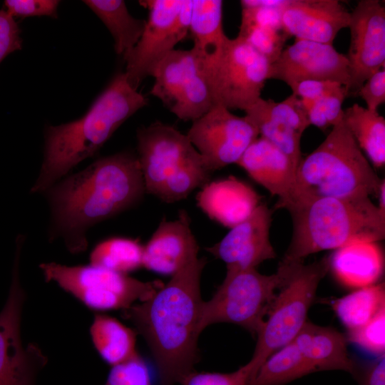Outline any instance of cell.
Segmentation results:
<instances>
[{
    "label": "cell",
    "instance_id": "obj_1",
    "mask_svg": "<svg viewBox=\"0 0 385 385\" xmlns=\"http://www.w3.org/2000/svg\"><path fill=\"white\" fill-rule=\"evenodd\" d=\"M145 192L137 155L120 152L101 158L45 191L49 239H62L72 254L83 252L91 227L134 207Z\"/></svg>",
    "mask_w": 385,
    "mask_h": 385
},
{
    "label": "cell",
    "instance_id": "obj_2",
    "mask_svg": "<svg viewBox=\"0 0 385 385\" xmlns=\"http://www.w3.org/2000/svg\"><path fill=\"white\" fill-rule=\"evenodd\" d=\"M206 263V257L194 259L150 299L122 310L150 349L159 385L181 384L195 371L202 332L200 279Z\"/></svg>",
    "mask_w": 385,
    "mask_h": 385
},
{
    "label": "cell",
    "instance_id": "obj_3",
    "mask_svg": "<svg viewBox=\"0 0 385 385\" xmlns=\"http://www.w3.org/2000/svg\"><path fill=\"white\" fill-rule=\"evenodd\" d=\"M148 99L115 74L78 120L49 125L44 134L43 158L31 193H44L79 163L94 155L128 118L148 105Z\"/></svg>",
    "mask_w": 385,
    "mask_h": 385
},
{
    "label": "cell",
    "instance_id": "obj_4",
    "mask_svg": "<svg viewBox=\"0 0 385 385\" xmlns=\"http://www.w3.org/2000/svg\"><path fill=\"white\" fill-rule=\"evenodd\" d=\"M286 210L292 235L284 262H303L316 252L358 242H377L385 237V214L369 197H324Z\"/></svg>",
    "mask_w": 385,
    "mask_h": 385
},
{
    "label": "cell",
    "instance_id": "obj_5",
    "mask_svg": "<svg viewBox=\"0 0 385 385\" xmlns=\"http://www.w3.org/2000/svg\"><path fill=\"white\" fill-rule=\"evenodd\" d=\"M381 180L351 135L343 119L324 141L299 162L292 193L274 209L324 197L378 195Z\"/></svg>",
    "mask_w": 385,
    "mask_h": 385
},
{
    "label": "cell",
    "instance_id": "obj_6",
    "mask_svg": "<svg viewBox=\"0 0 385 385\" xmlns=\"http://www.w3.org/2000/svg\"><path fill=\"white\" fill-rule=\"evenodd\" d=\"M302 262H281L272 274L257 268L228 270L212 297L202 303L200 328L217 323H230L257 334L279 290L295 267Z\"/></svg>",
    "mask_w": 385,
    "mask_h": 385
},
{
    "label": "cell",
    "instance_id": "obj_7",
    "mask_svg": "<svg viewBox=\"0 0 385 385\" xmlns=\"http://www.w3.org/2000/svg\"><path fill=\"white\" fill-rule=\"evenodd\" d=\"M329 270V257L309 265L299 263L277 292L257 333L255 349L249 361L256 374L265 361L291 342L307 322L319 282Z\"/></svg>",
    "mask_w": 385,
    "mask_h": 385
},
{
    "label": "cell",
    "instance_id": "obj_8",
    "mask_svg": "<svg viewBox=\"0 0 385 385\" xmlns=\"http://www.w3.org/2000/svg\"><path fill=\"white\" fill-rule=\"evenodd\" d=\"M45 280L53 282L90 309L124 310L145 302L164 284L143 282L128 274L92 265L68 266L56 262L39 265Z\"/></svg>",
    "mask_w": 385,
    "mask_h": 385
},
{
    "label": "cell",
    "instance_id": "obj_9",
    "mask_svg": "<svg viewBox=\"0 0 385 385\" xmlns=\"http://www.w3.org/2000/svg\"><path fill=\"white\" fill-rule=\"evenodd\" d=\"M149 11L144 31L125 56V73L135 90L189 32L192 0L141 1Z\"/></svg>",
    "mask_w": 385,
    "mask_h": 385
},
{
    "label": "cell",
    "instance_id": "obj_10",
    "mask_svg": "<svg viewBox=\"0 0 385 385\" xmlns=\"http://www.w3.org/2000/svg\"><path fill=\"white\" fill-rule=\"evenodd\" d=\"M270 63L243 38L227 40L207 79L215 105L245 111L261 97Z\"/></svg>",
    "mask_w": 385,
    "mask_h": 385
},
{
    "label": "cell",
    "instance_id": "obj_11",
    "mask_svg": "<svg viewBox=\"0 0 385 385\" xmlns=\"http://www.w3.org/2000/svg\"><path fill=\"white\" fill-rule=\"evenodd\" d=\"M25 237L16 238L11 285L0 312V385H34L47 357L37 344H23L21 321L25 291L20 280V258Z\"/></svg>",
    "mask_w": 385,
    "mask_h": 385
},
{
    "label": "cell",
    "instance_id": "obj_12",
    "mask_svg": "<svg viewBox=\"0 0 385 385\" xmlns=\"http://www.w3.org/2000/svg\"><path fill=\"white\" fill-rule=\"evenodd\" d=\"M186 135L211 172L236 164L259 137L245 115H236L219 105L193 121Z\"/></svg>",
    "mask_w": 385,
    "mask_h": 385
},
{
    "label": "cell",
    "instance_id": "obj_13",
    "mask_svg": "<svg viewBox=\"0 0 385 385\" xmlns=\"http://www.w3.org/2000/svg\"><path fill=\"white\" fill-rule=\"evenodd\" d=\"M351 40L348 96H356L363 83L385 66V7L379 0H361L350 12Z\"/></svg>",
    "mask_w": 385,
    "mask_h": 385
},
{
    "label": "cell",
    "instance_id": "obj_14",
    "mask_svg": "<svg viewBox=\"0 0 385 385\" xmlns=\"http://www.w3.org/2000/svg\"><path fill=\"white\" fill-rule=\"evenodd\" d=\"M136 138L145 191L155 196L169 177L200 155L186 134L161 122L138 129Z\"/></svg>",
    "mask_w": 385,
    "mask_h": 385
},
{
    "label": "cell",
    "instance_id": "obj_15",
    "mask_svg": "<svg viewBox=\"0 0 385 385\" xmlns=\"http://www.w3.org/2000/svg\"><path fill=\"white\" fill-rule=\"evenodd\" d=\"M269 79L282 81L290 88L303 81L324 80L339 83L347 89L349 61L332 44L295 38L270 64Z\"/></svg>",
    "mask_w": 385,
    "mask_h": 385
},
{
    "label": "cell",
    "instance_id": "obj_16",
    "mask_svg": "<svg viewBox=\"0 0 385 385\" xmlns=\"http://www.w3.org/2000/svg\"><path fill=\"white\" fill-rule=\"evenodd\" d=\"M274 210L261 203L245 220L232 227L218 242L206 248L228 270L257 268L277 257L270 239Z\"/></svg>",
    "mask_w": 385,
    "mask_h": 385
},
{
    "label": "cell",
    "instance_id": "obj_17",
    "mask_svg": "<svg viewBox=\"0 0 385 385\" xmlns=\"http://www.w3.org/2000/svg\"><path fill=\"white\" fill-rule=\"evenodd\" d=\"M245 113L260 137L278 148L297 168L302 158L301 138L310 125L301 99L293 93L280 102L260 98Z\"/></svg>",
    "mask_w": 385,
    "mask_h": 385
},
{
    "label": "cell",
    "instance_id": "obj_18",
    "mask_svg": "<svg viewBox=\"0 0 385 385\" xmlns=\"http://www.w3.org/2000/svg\"><path fill=\"white\" fill-rule=\"evenodd\" d=\"M349 21L350 11L337 0H288L282 10V30L288 37L322 43L332 44Z\"/></svg>",
    "mask_w": 385,
    "mask_h": 385
},
{
    "label": "cell",
    "instance_id": "obj_19",
    "mask_svg": "<svg viewBox=\"0 0 385 385\" xmlns=\"http://www.w3.org/2000/svg\"><path fill=\"white\" fill-rule=\"evenodd\" d=\"M198 252L199 245L190 228V218L182 210L177 219H163L143 245V267L173 276L198 257Z\"/></svg>",
    "mask_w": 385,
    "mask_h": 385
},
{
    "label": "cell",
    "instance_id": "obj_20",
    "mask_svg": "<svg viewBox=\"0 0 385 385\" xmlns=\"http://www.w3.org/2000/svg\"><path fill=\"white\" fill-rule=\"evenodd\" d=\"M261 199L250 185L233 176L209 181L196 195L198 207L212 220L230 229L249 217Z\"/></svg>",
    "mask_w": 385,
    "mask_h": 385
},
{
    "label": "cell",
    "instance_id": "obj_21",
    "mask_svg": "<svg viewBox=\"0 0 385 385\" xmlns=\"http://www.w3.org/2000/svg\"><path fill=\"white\" fill-rule=\"evenodd\" d=\"M236 164L271 195L278 196L274 207L287 200L292 193L297 167L266 139L258 137L255 140Z\"/></svg>",
    "mask_w": 385,
    "mask_h": 385
},
{
    "label": "cell",
    "instance_id": "obj_22",
    "mask_svg": "<svg viewBox=\"0 0 385 385\" xmlns=\"http://www.w3.org/2000/svg\"><path fill=\"white\" fill-rule=\"evenodd\" d=\"M292 341L314 372L340 370L355 375L357 368L348 354L346 338L334 328L307 322Z\"/></svg>",
    "mask_w": 385,
    "mask_h": 385
},
{
    "label": "cell",
    "instance_id": "obj_23",
    "mask_svg": "<svg viewBox=\"0 0 385 385\" xmlns=\"http://www.w3.org/2000/svg\"><path fill=\"white\" fill-rule=\"evenodd\" d=\"M222 11V1L192 0L189 26L194 41L192 48L207 78L228 39L223 29Z\"/></svg>",
    "mask_w": 385,
    "mask_h": 385
},
{
    "label": "cell",
    "instance_id": "obj_24",
    "mask_svg": "<svg viewBox=\"0 0 385 385\" xmlns=\"http://www.w3.org/2000/svg\"><path fill=\"white\" fill-rule=\"evenodd\" d=\"M377 242H354L329 257V270L342 284L361 288L376 284L384 270V256Z\"/></svg>",
    "mask_w": 385,
    "mask_h": 385
},
{
    "label": "cell",
    "instance_id": "obj_25",
    "mask_svg": "<svg viewBox=\"0 0 385 385\" xmlns=\"http://www.w3.org/2000/svg\"><path fill=\"white\" fill-rule=\"evenodd\" d=\"M200 66L192 48L174 49L156 66L150 94L160 99L170 111L187 83Z\"/></svg>",
    "mask_w": 385,
    "mask_h": 385
},
{
    "label": "cell",
    "instance_id": "obj_26",
    "mask_svg": "<svg viewBox=\"0 0 385 385\" xmlns=\"http://www.w3.org/2000/svg\"><path fill=\"white\" fill-rule=\"evenodd\" d=\"M90 334L101 357L112 366L138 354L135 348L136 332L113 317L96 314Z\"/></svg>",
    "mask_w": 385,
    "mask_h": 385
},
{
    "label": "cell",
    "instance_id": "obj_27",
    "mask_svg": "<svg viewBox=\"0 0 385 385\" xmlns=\"http://www.w3.org/2000/svg\"><path fill=\"white\" fill-rule=\"evenodd\" d=\"M83 2L99 17L114 39L117 54L125 56L139 41L146 20L134 18L121 0H86Z\"/></svg>",
    "mask_w": 385,
    "mask_h": 385
},
{
    "label": "cell",
    "instance_id": "obj_28",
    "mask_svg": "<svg viewBox=\"0 0 385 385\" xmlns=\"http://www.w3.org/2000/svg\"><path fill=\"white\" fill-rule=\"evenodd\" d=\"M344 121L372 165L385 164V119L378 111L354 103L344 111Z\"/></svg>",
    "mask_w": 385,
    "mask_h": 385
},
{
    "label": "cell",
    "instance_id": "obj_29",
    "mask_svg": "<svg viewBox=\"0 0 385 385\" xmlns=\"http://www.w3.org/2000/svg\"><path fill=\"white\" fill-rule=\"evenodd\" d=\"M332 307L347 330L359 327L385 307L384 283L359 288L334 300Z\"/></svg>",
    "mask_w": 385,
    "mask_h": 385
},
{
    "label": "cell",
    "instance_id": "obj_30",
    "mask_svg": "<svg viewBox=\"0 0 385 385\" xmlns=\"http://www.w3.org/2000/svg\"><path fill=\"white\" fill-rule=\"evenodd\" d=\"M312 372V368L292 341L265 361L252 385H284Z\"/></svg>",
    "mask_w": 385,
    "mask_h": 385
},
{
    "label": "cell",
    "instance_id": "obj_31",
    "mask_svg": "<svg viewBox=\"0 0 385 385\" xmlns=\"http://www.w3.org/2000/svg\"><path fill=\"white\" fill-rule=\"evenodd\" d=\"M143 245L138 240L113 237L98 243L90 254V265L128 274L143 267Z\"/></svg>",
    "mask_w": 385,
    "mask_h": 385
},
{
    "label": "cell",
    "instance_id": "obj_32",
    "mask_svg": "<svg viewBox=\"0 0 385 385\" xmlns=\"http://www.w3.org/2000/svg\"><path fill=\"white\" fill-rule=\"evenodd\" d=\"M214 106L211 87L200 65L180 93L170 111L180 120L193 122Z\"/></svg>",
    "mask_w": 385,
    "mask_h": 385
},
{
    "label": "cell",
    "instance_id": "obj_33",
    "mask_svg": "<svg viewBox=\"0 0 385 385\" xmlns=\"http://www.w3.org/2000/svg\"><path fill=\"white\" fill-rule=\"evenodd\" d=\"M212 173L200 154L169 177L155 196L168 203L183 200L208 183Z\"/></svg>",
    "mask_w": 385,
    "mask_h": 385
},
{
    "label": "cell",
    "instance_id": "obj_34",
    "mask_svg": "<svg viewBox=\"0 0 385 385\" xmlns=\"http://www.w3.org/2000/svg\"><path fill=\"white\" fill-rule=\"evenodd\" d=\"M237 36L248 42L270 64L278 58L288 38L283 31L246 22H241Z\"/></svg>",
    "mask_w": 385,
    "mask_h": 385
},
{
    "label": "cell",
    "instance_id": "obj_35",
    "mask_svg": "<svg viewBox=\"0 0 385 385\" xmlns=\"http://www.w3.org/2000/svg\"><path fill=\"white\" fill-rule=\"evenodd\" d=\"M348 96L346 87L312 103H303L310 125L322 130L332 128L344 117L342 104Z\"/></svg>",
    "mask_w": 385,
    "mask_h": 385
},
{
    "label": "cell",
    "instance_id": "obj_36",
    "mask_svg": "<svg viewBox=\"0 0 385 385\" xmlns=\"http://www.w3.org/2000/svg\"><path fill=\"white\" fill-rule=\"evenodd\" d=\"M385 307L366 324L348 330L347 342L377 357L384 355Z\"/></svg>",
    "mask_w": 385,
    "mask_h": 385
},
{
    "label": "cell",
    "instance_id": "obj_37",
    "mask_svg": "<svg viewBox=\"0 0 385 385\" xmlns=\"http://www.w3.org/2000/svg\"><path fill=\"white\" fill-rule=\"evenodd\" d=\"M104 385H152L149 368L138 354L114 365Z\"/></svg>",
    "mask_w": 385,
    "mask_h": 385
},
{
    "label": "cell",
    "instance_id": "obj_38",
    "mask_svg": "<svg viewBox=\"0 0 385 385\" xmlns=\"http://www.w3.org/2000/svg\"><path fill=\"white\" fill-rule=\"evenodd\" d=\"M256 373L248 362L231 373L194 371L181 385H252Z\"/></svg>",
    "mask_w": 385,
    "mask_h": 385
},
{
    "label": "cell",
    "instance_id": "obj_39",
    "mask_svg": "<svg viewBox=\"0 0 385 385\" xmlns=\"http://www.w3.org/2000/svg\"><path fill=\"white\" fill-rule=\"evenodd\" d=\"M59 1L56 0H6V11L11 16L28 17L47 16L57 18Z\"/></svg>",
    "mask_w": 385,
    "mask_h": 385
},
{
    "label": "cell",
    "instance_id": "obj_40",
    "mask_svg": "<svg viewBox=\"0 0 385 385\" xmlns=\"http://www.w3.org/2000/svg\"><path fill=\"white\" fill-rule=\"evenodd\" d=\"M21 29L13 16L0 9V63L9 53L22 46Z\"/></svg>",
    "mask_w": 385,
    "mask_h": 385
},
{
    "label": "cell",
    "instance_id": "obj_41",
    "mask_svg": "<svg viewBox=\"0 0 385 385\" xmlns=\"http://www.w3.org/2000/svg\"><path fill=\"white\" fill-rule=\"evenodd\" d=\"M342 84L324 80H306L291 88L292 93L303 103H312L333 93L342 88Z\"/></svg>",
    "mask_w": 385,
    "mask_h": 385
},
{
    "label": "cell",
    "instance_id": "obj_42",
    "mask_svg": "<svg viewBox=\"0 0 385 385\" xmlns=\"http://www.w3.org/2000/svg\"><path fill=\"white\" fill-rule=\"evenodd\" d=\"M356 96L361 97L366 107L371 111H378L385 102V68L371 76L361 86Z\"/></svg>",
    "mask_w": 385,
    "mask_h": 385
},
{
    "label": "cell",
    "instance_id": "obj_43",
    "mask_svg": "<svg viewBox=\"0 0 385 385\" xmlns=\"http://www.w3.org/2000/svg\"><path fill=\"white\" fill-rule=\"evenodd\" d=\"M361 385H385L384 355L372 363L360 378Z\"/></svg>",
    "mask_w": 385,
    "mask_h": 385
},
{
    "label": "cell",
    "instance_id": "obj_44",
    "mask_svg": "<svg viewBox=\"0 0 385 385\" xmlns=\"http://www.w3.org/2000/svg\"><path fill=\"white\" fill-rule=\"evenodd\" d=\"M379 197V205H377L379 210L383 213L385 214V181L383 180L379 190L378 195Z\"/></svg>",
    "mask_w": 385,
    "mask_h": 385
}]
</instances>
